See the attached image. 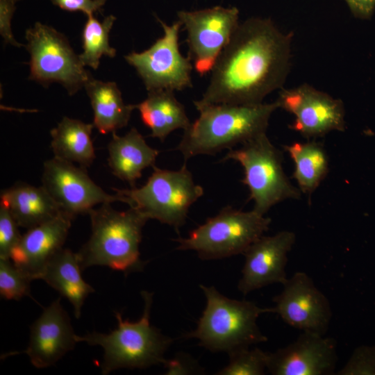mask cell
Listing matches in <instances>:
<instances>
[{
	"label": "cell",
	"mask_w": 375,
	"mask_h": 375,
	"mask_svg": "<svg viewBox=\"0 0 375 375\" xmlns=\"http://www.w3.org/2000/svg\"><path fill=\"white\" fill-rule=\"evenodd\" d=\"M32 278L16 266L11 259H0V294L7 300L31 297Z\"/></svg>",
	"instance_id": "cell-28"
},
{
	"label": "cell",
	"mask_w": 375,
	"mask_h": 375,
	"mask_svg": "<svg viewBox=\"0 0 375 375\" xmlns=\"http://www.w3.org/2000/svg\"><path fill=\"white\" fill-rule=\"evenodd\" d=\"M238 162L244 170L243 184L249 190L253 210L265 215L276 204L287 199H299L301 191L294 187L283 167V155L266 133L229 149L221 161Z\"/></svg>",
	"instance_id": "cell-7"
},
{
	"label": "cell",
	"mask_w": 375,
	"mask_h": 375,
	"mask_svg": "<svg viewBox=\"0 0 375 375\" xmlns=\"http://www.w3.org/2000/svg\"><path fill=\"white\" fill-rule=\"evenodd\" d=\"M26 40L30 79L43 85L59 83L72 95L92 78L67 38L53 28L36 22L26 30Z\"/></svg>",
	"instance_id": "cell-9"
},
{
	"label": "cell",
	"mask_w": 375,
	"mask_h": 375,
	"mask_svg": "<svg viewBox=\"0 0 375 375\" xmlns=\"http://www.w3.org/2000/svg\"><path fill=\"white\" fill-rule=\"evenodd\" d=\"M17 0H0V33L6 43L21 47L14 38L11 29V20L15 10Z\"/></svg>",
	"instance_id": "cell-31"
},
{
	"label": "cell",
	"mask_w": 375,
	"mask_h": 375,
	"mask_svg": "<svg viewBox=\"0 0 375 375\" xmlns=\"http://www.w3.org/2000/svg\"><path fill=\"white\" fill-rule=\"evenodd\" d=\"M116 17L110 15L102 22L93 15L88 16L83 31V52L78 55L82 64L93 69H98L103 56L114 58L116 50L109 44V33Z\"/></svg>",
	"instance_id": "cell-26"
},
{
	"label": "cell",
	"mask_w": 375,
	"mask_h": 375,
	"mask_svg": "<svg viewBox=\"0 0 375 375\" xmlns=\"http://www.w3.org/2000/svg\"><path fill=\"white\" fill-rule=\"evenodd\" d=\"M294 164L293 178L301 193L310 198L328 172V158L320 142L315 140L285 145Z\"/></svg>",
	"instance_id": "cell-25"
},
{
	"label": "cell",
	"mask_w": 375,
	"mask_h": 375,
	"mask_svg": "<svg viewBox=\"0 0 375 375\" xmlns=\"http://www.w3.org/2000/svg\"><path fill=\"white\" fill-rule=\"evenodd\" d=\"M59 8L68 11H81L87 16L100 12L106 0H50Z\"/></svg>",
	"instance_id": "cell-32"
},
{
	"label": "cell",
	"mask_w": 375,
	"mask_h": 375,
	"mask_svg": "<svg viewBox=\"0 0 375 375\" xmlns=\"http://www.w3.org/2000/svg\"><path fill=\"white\" fill-rule=\"evenodd\" d=\"M271 219L253 210L226 206L207 219L186 238L174 240L178 250H192L202 260H217L243 254L268 231Z\"/></svg>",
	"instance_id": "cell-8"
},
{
	"label": "cell",
	"mask_w": 375,
	"mask_h": 375,
	"mask_svg": "<svg viewBox=\"0 0 375 375\" xmlns=\"http://www.w3.org/2000/svg\"><path fill=\"white\" fill-rule=\"evenodd\" d=\"M72 221L60 213L27 229L12 251L11 260L32 280L39 279L49 260L63 247Z\"/></svg>",
	"instance_id": "cell-18"
},
{
	"label": "cell",
	"mask_w": 375,
	"mask_h": 375,
	"mask_svg": "<svg viewBox=\"0 0 375 375\" xmlns=\"http://www.w3.org/2000/svg\"><path fill=\"white\" fill-rule=\"evenodd\" d=\"M82 271L77 252L62 247L49 260L39 278L72 303L77 319L81 315L85 300L94 292V289L83 280Z\"/></svg>",
	"instance_id": "cell-21"
},
{
	"label": "cell",
	"mask_w": 375,
	"mask_h": 375,
	"mask_svg": "<svg viewBox=\"0 0 375 375\" xmlns=\"http://www.w3.org/2000/svg\"><path fill=\"white\" fill-rule=\"evenodd\" d=\"M292 36L281 32L269 19L252 17L239 24L194 105L263 103L287 78Z\"/></svg>",
	"instance_id": "cell-1"
},
{
	"label": "cell",
	"mask_w": 375,
	"mask_h": 375,
	"mask_svg": "<svg viewBox=\"0 0 375 375\" xmlns=\"http://www.w3.org/2000/svg\"><path fill=\"white\" fill-rule=\"evenodd\" d=\"M17 1H19V0H17Z\"/></svg>",
	"instance_id": "cell-35"
},
{
	"label": "cell",
	"mask_w": 375,
	"mask_h": 375,
	"mask_svg": "<svg viewBox=\"0 0 375 375\" xmlns=\"http://www.w3.org/2000/svg\"><path fill=\"white\" fill-rule=\"evenodd\" d=\"M141 294L144 306L138 321L124 320L121 313L115 311L117 326L115 330L109 333L93 331L76 336L78 342L103 348L102 374L121 368H147L166 360L165 353L172 340L150 324L153 294L147 291Z\"/></svg>",
	"instance_id": "cell-4"
},
{
	"label": "cell",
	"mask_w": 375,
	"mask_h": 375,
	"mask_svg": "<svg viewBox=\"0 0 375 375\" xmlns=\"http://www.w3.org/2000/svg\"><path fill=\"white\" fill-rule=\"evenodd\" d=\"M268 353L255 347L245 348L228 354V363L219 375H262L267 371Z\"/></svg>",
	"instance_id": "cell-27"
},
{
	"label": "cell",
	"mask_w": 375,
	"mask_h": 375,
	"mask_svg": "<svg viewBox=\"0 0 375 375\" xmlns=\"http://www.w3.org/2000/svg\"><path fill=\"white\" fill-rule=\"evenodd\" d=\"M42 182L61 212L72 220L78 215L88 214L97 204L125 203L122 195L110 194L97 185L86 168L56 157L44 162Z\"/></svg>",
	"instance_id": "cell-12"
},
{
	"label": "cell",
	"mask_w": 375,
	"mask_h": 375,
	"mask_svg": "<svg viewBox=\"0 0 375 375\" xmlns=\"http://www.w3.org/2000/svg\"><path fill=\"white\" fill-rule=\"evenodd\" d=\"M94 112V126L101 134L126 126L135 104H126L117 84L91 78L85 85Z\"/></svg>",
	"instance_id": "cell-23"
},
{
	"label": "cell",
	"mask_w": 375,
	"mask_h": 375,
	"mask_svg": "<svg viewBox=\"0 0 375 375\" xmlns=\"http://www.w3.org/2000/svg\"><path fill=\"white\" fill-rule=\"evenodd\" d=\"M108 152V162L112 174L128 183L131 188L135 187V182L144 169L155 166L160 153L148 145L135 128L123 136L112 133Z\"/></svg>",
	"instance_id": "cell-19"
},
{
	"label": "cell",
	"mask_w": 375,
	"mask_h": 375,
	"mask_svg": "<svg viewBox=\"0 0 375 375\" xmlns=\"http://www.w3.org/2000/svg\"><path fill=\"white\" fill-rule=\"evenodd\" d=\"M110 203L88 212L92 233L77 252L81 267L105 266L124 274L142 271L146 262L140 259V244L148 219L133 208L119 211Z\"/></svg>",
	"instance_id": "cell-3"
},
{
	"label": "cell",
	"mask_w": 375,
	"mask_h": 375,
	"mask_svg": "<svg viewBox=\"0 0 375 375\" xmlns=\"http://www.w3.org/2000/svg\"><path fill=\"white\" fill-rule=\"evenodd\" d=\"M200 288L206 306L196 328L186 334V338L198 340L199 344L209 351L228 354L267 340L257 320L260 315L271 312V308L230 299L214 286L200 285Z\"/></svg>",
	"instance_id": "cell-5"
},
{
	"label": "cell",
	"mask_w": 375,
	"mask_h": 375,
	"mask_svg": "<svg viewBox=\"0 0 375 375\" xmlns=\"http://www.w3.org/2000/svg\"><path fill=\"white\" fill-rule=\"evenodd\" d=\"M296 241L290 231L261 236L243 253L245 258L238 289L244 295L274 283L283 284L288 279L285 267L288 253Z\"/></svg>",
	"instance_id": "cell-16"
},
{
	"label": "cell",
	"mask_w": 375,
	"mask_h": 375,
	"mask_svg": "<svg viewBox=\"0 0 375 375\" xmlns=\"http://www.w3.org/2000/svg\"><path fill=\"white\" fill-rule=\"evenodd\" d=\"M164 365L166 374H191L199 372L197 364L186 355H177L173 359L166 360Z\"/></svg>",
	"instance_id": "cell-33"
},
{
	"label": "cell",
	"mask_w": 375,
	"mask_h": 375,
	"mask_svg": "<svg viewBox=\"0 0 375 375\" xmlns=\"http://www.w3.org/2000/svg\"><path fill=\"white\" fill-rule=\"evenodd\" d=\"M337 360L333 338L303 331L293 342L268 353L267 372L273 375L335 374Z\"/></svg>",
	"instance_id": "cell-15"
},
{
	"label": "cell",
	"mask_w": 375,
	"mask_h": 375,
	"mask_svg": "<svg viewBox=\"0 0 375 375\" xmlns=\"http://www.w3.org/2000/svg\"><path fill=\"white\" fill-rule=\"evenodd\" d=\"M60 297L44 309L31 326L29 343L25 353L36 368L53 365L78 342Z\"/></svg>",
	"instance_id": "cell-17"
},
{
	"label": "cell",
	"mask_w": 375,
	"mask_h": 375,
	"mask_svg": "<svg viewBox=\"0 0 375 375\" xmlns=\"http://www.w3.org/2000/svg\"><path fill=\"white\" fill-rule=\"evenodd\" d=\"M153 168L141 187L113 190L148 220L156 219L178 231L185 223L190 206L203 196V188L195 183L185 164L178 170Z\"/></svg>",
	"instance_id": "cell-6"
},
{
	"label": "cell",
	"mask_w": 375,
	"mask_h": 375,
	"mask_svg": "<svg viewBox=\"0 0 375 375\" xmlns=\"http://www.w3.org/2000/svg\"><path fill=\"white\" fill-rule=\"evenodd\" d=\"M177 16L187 31L188 57L194 69L201 76L208 73L239 25L238 9L215 6L178 11Z\"/></svg>",
	"instance_id": "cell-11"
},
{
	"label": "cell",
	"mask_w": 375,
	"mask_h": 375,
	"mask_svg": "<svg viewBox=\"0 0 375 375\" xmlns=\"http://www.w3.org/2000/svg\"><path fill=\"white\" fill-rule=\"evenodd\" d=\"M354 17L370 19L375 10V0H344Z\"/></svg>",
	"instance_id": "cell-34"
},
{
	"label": "cell",
	"mask_w": 375,
	"mask_h": 375,
	"mask_svg": "<svg viewBox=\"0 0 375 375\" xmlns=\"http://www.w3.org/2000/svg\"><path fill=\"white\" fill-rule=\"evenodd\" d=\"M276 101L279 108L294 116L290 128L307 139L322 137L333 131L345 130L342 101L307 83L283 89Z\"/></svg>",
	"instance_id": "cell-13"
},
{
	"label": "cell",
	"mask_w": 375,
	"mask_h": 375,
	"mask_svg": "<svg viewBox=\"0 0 375 375\" xmlns=\"http://www.w3.org/2000/svg\"><path fill=\"white\" fill-rule=\"evenodd\" d=\"M199 117L184 130L176 148L185 162L198 155H214L231 149L266 133L277 101L255 105H194Z\"/></svg>",
	"instance_id": "cell-2"
},
{
	"label": "cell",
	"mask_w": 375,
	"mask_h": 375,
	"mask_svg": "<svg viewBox=\"0 0 375 375\" xmlns=\"http://www.w3.org/2000/svg\"><path fill=\"white\" fill-rule=\"evenodd\" d=\"M93 124L64 117L50 133L53 157L90 167L96 156L91 138Z\"/></svg>",
	"instance_id": "cell-24"
},
{
	"label": "cell",
	"mask_w": 375,
	"mask_h": 375,
	"mask_svg": "<svg viewBox=\"0 0 375 375\" xmlns=\"http://www.w3.org/2000/svg\"><path fill=\"white\" fill-rule=\"evenodd\" d=\"M135 109L138 110L142 122L151 130L150 136L161 142L174 131H184L191 124L184 106L172 90L149 91L147 97L135 104Z\"/></svg>",
	"instance_id": "cell-22"
},
{
	"label": "cell",
	"mask_w": 375,
	"mask_h": 375,
	"mask_svg": "<svg viewBox=\"0 0 375 375\" xmlns=\"http://www.w3.org/2000/svg\"><path fill=\"white\" fill-rule=\"evenodd\" d=\"M163 35L147 50L133 51L125 56L142 78L147 90H183L192 88V61L179 51L178 34L182 23L178 19L171 25L156 17Z\"/></svg>",
	"instance_id": "cell-10"
},
{
	"label": "cell",
	"mask_w": 375,
	"mask_h": 375,
	"mask_svg": "<svg viewBox=\"0 0 375 375\" xmlns=\"http://www.w3.org/2000/svg\"><path fill=\"white\" fill-rule=\"evenodd\" d=\"M335 374L375 375V345L357 347L346 364Z\"/></svg>",
	"instance_id": "cell-29"
},
{
	"label": "cell",
	"mask_w": 375,
	"mask_h": 375,
	"mask_svg": "<svg viewBox=\"0 0 375 375\" xmlns=\"http://www.w3.org/2000/svg\"><path fill=\"white\" fill-rule=\"evenodd\" d=\"M10 211L19 227L29 229L62 213L42 185L17 183L1 192V203Z\"/></svg>",
	"instance_id": "cell-20"
},
{
	"label": "cell",
	"mask_w": 375,
	"mask_h": 375,
	"mask_svg": "<svg viewBox=\"0 0 375 375\" xmlns=\"http://www.w3.org/2000/svg\"><path fill=\"white\" fill-rule=\"evenodd\" d=\"M18 227L8 209L0 203V259H10L22 237Z\"/></svg>",
	"instance_id": "cell-30"
},
{
	"label": "cell",
	"mask_w": 375,
	"mask_h": 375,
	"mask_svg": "<svg viewBox=\"0 0 375 375\" xmlns=\"http://www.w3.org/2000/svg\"><path fill=\"white\" fill-rule=\"evenodd\" d=\"M273 299L271 312L277 314L289 326L306 332L324 335L332 318L328 298L303 272H297L283 284Z\"/></svg>",
	"instance_id": "cell-14"
}]
</instances>
